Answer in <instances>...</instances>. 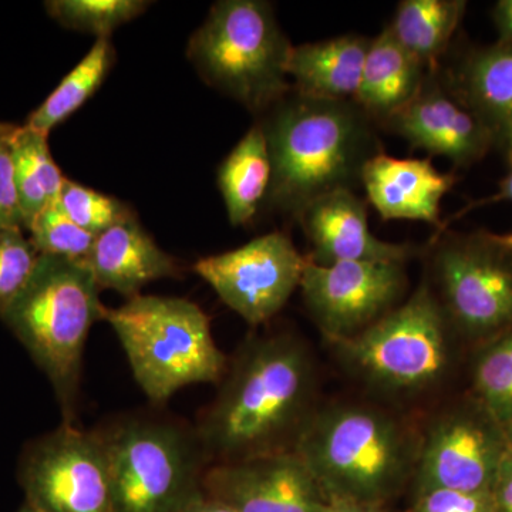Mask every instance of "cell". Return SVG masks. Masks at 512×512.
I'll list each match as a JSON object with an SVG mask.
<instances>
[{"label": "cell", "instance_id": "6da1fadb", "mask_svg": "<svg viewBox=\"0 0 512 512\" xmlns=\"http://www.w3.org/2000/svg\"><path fill=\"white\" fill-rule=\"evenodd\" d=\"M315 357L291 332L251 333L195 421L212 464L295 451L319 409Z\"/></svg>", "mask_w": 512, "mask_h": 512}, {"label": "cell", "instance_id": "7a4b0ae2", "mask_svg": "<svg viewBox=\"0 0 512 512\" xmlns=\"http://www.w3.org/2000/svg\"><path fill=\"white\" fill-rule=\"evenodd\" d=\"M261 126L272 168L265 200L296 220L323 195L353 191L367 160L379 153L370 119L355 101L288 94Z\"/></svg>", "mask_w": 512, "mask_h": 512}, {"label": "cell", "instance_id": "3957f363", "mask_svg": "<svg viewBox=\"0 0 512 512\" xmlns=\"http://www.w3.org/2000/svg\"><path fill=\"white\" fill-rule=\"evenodd\" d=\"M421 433L386 407L339 400L319 406L295 451L328 500L390 505L412 484Z\"/></svg>", "mask_w": 512, "mask_h": 512}, {"label": "cell", "instance_id": "277c9868", "mask_svg": "<svg viewBox=\"0 0 512 512\" xmlns=\"http://www.w3.org/2000/svg\"><path fill=\"white\" fill-rule=\"evenodd\" d=\"M100 291L84 259L39 255L28 284L0 313L52 384L66 424L77 417L86 340L104 320Z\"/></svg>", "mask_w": 512, "mask_h": 512}, {"label": "cell", "instance_id": "5b68a950", "mask_svg": "<svg viewBox=\"0 0 512 512\" xmlns=\"http://www.w3.org/2000/svg\"><path fill=\"white\" fill-rule=\"evenodd\" d=\"M94 430L109 463L111 512H178L204 493L211 463L195 424L153 406Z\"/></svg>", "mask_w": 512, "mask_h": 512}, {"label": "cell", "instance_id": "8992f818", "mask_svg": "<svg viewBox=\"0 0 512 512\" xmlns=\"http://www.w3.org/2000/svg\"><path fill=\"white\" fill-rule=\"evenodd\" d=\"M119 338L134 379L151 404L163 407L190 384H218L228 357L218 348L210 318L183 298L138 295L104 311Z\"/></svg>", "mask_w": 512, "mask_h": 512}, {"label": "cell", "instance_id": "52a82bcc", "mask_svg": "<svg viewBox=\"0 0 512 512\" xmlns=\"http://www.w3.org/2000/svg\"><path fill=\"white\" fill-rule=\"evenodd\" d=\"M451 326L424 281L406 302L349 339L328 342L340 366L390 400H416L439 389L451 365Z\"/></svg>", "mask_w": 512, "mask_h": 512}, {"label": "cell", "instance_id": "ba28073f", "mask_svg": "<svg viewBox=\"0 0 512 512\" xmlns=\"http://www.w3.org/2000/svg\"><path fill=\"white\" fill-rule=\"evenodd\" d=\"M292 47L268 2L221 0L191 36L187 55L205 82L261 113L291 92Z\"/></svg>", "mask_w": 512, "mask_h": 512}, {"label": "cell", "instance_id": "9c48e42d", "mask_svg": "<svg viewBox=\"0 0 512 512\" xmlns=\"http://www.w3.org/2000/svg\"><path fill=\"white\" fill-rule=\"evenodd\" d=\"M18 480L36 512H111L106 451L97 431L74 424L29 441L20 454Z\"/></svg>", "mask_w": 512, "mask_h": 512}, {"label": "cell", "instance_id": "30bf717a", "mask_svg": "<svg viewBox=\"0 0 512 512\" xmlns=\"http://www.w3.org/2000/svg\"><path fill=\"white\" fill-rule=\"evenodd\" d=\"M434 279L451 329L490 340L512 328V258L485 234L441 245Z\"/></svg>", "mask_w": 512, "mask_h": 512}, {"label": "cell", "instance_id": "8fae6325", "mask_svg": "<svg viewBox=\"0 0 512 512\" xmlns=\"http://www.w3.org/2000/svg\"><path fill=\"white\" fill-rule=\"evenodd\" d=\"M308 256L284 232L252 239L234 251L207 256L194 271L252 328L275 318L301 286Z\"/></svg>", "mask_w": 512, "mask_h": 512}, {"label": "cell", "instance_id": "7c38bea8", "mask_svg": "<svg viewBox=\"0 0 512 512\" xmlns=\"http://www.w3.org/2000/svg\"><path fill=\"white\" fill-rule=\"evenodd\" d=\"M407 288L404 264L350 261L306 264L303 303L326 342L352 338L400 305Z\"/></svg>", "mask_w": 512, "mask_h": 512}, {"label": "cell", "instance_id": "4fadbf2b", "mask_svg": "<svg viewBox=\"0 0 512 512\" xmlns=\"http://www.w3.org/2000/svg\"><path fill=\"white\" fill-rule=\"evenodd\" d=\"M507 451L503 427L483 407L447 410L421 433L413 497L433 488L491 493Z\"/></svg>", "mask_w": 512, "mask_h": 512}, {"label": "cell", "instance_id": "5bb4252c", "mask_svg": "<svg viewBox=\"0 0 512 512\" xmlns=\"http://www.w3.org/2000/svg\"><path fill=\"white\" fill-rule=\"evenodd\" d=\"M202 491L235 512H325L328 505L296 451L212 464Z\"/></svg>", "mask_w": 512, "mask_h": 512}, {"label": "cell", "instance_id": "9a60e30c", "mask_svg": "<svg viewBox=\"0 0 512 512\" xmlns=\"http://www.w3.org/2000/svg\"><path fill=\"white\" fill-rule=\"evenodd\" d=\"M436 73L437 69L429 70L419 93L384 124L414 148L467 167L487 153L494 137L461 97L437 80Z\"/></svg>", "mask_w": 512, "mask_h": 512}, {"label": "cell", "instance_id": "2e32d148", "mask_svg": "<svg viewBox=\"0 0 512 512\" xmlns=\"http://www.w3.org/2000/svg\"><path fill=\"white\" fill-rule=\"evenodd\" d=\"M311 244L309 261L316 265L369 261L406 264L416 249L376 238L369 229L366 202L352 190L323 195L298 217Z\"/></svg>", "mask_w": 512, "mask_h": 512}, {"label": "cell", "instance_id": "e0dca14e", "mask_svg": "<svg viewBox=\"0 0 512 512\" xmlns=\"http://www.w3.org/2000/svg\"><path fill=\"white\" fill-rule=\"evenodd\" d=\"M456 175L440 173L430 158H394L377 153L367 160L362 184L384 221H423L444 231L440 204Z\"/></svg>", "mask_w": 512, "mask_h": 512}, {"label": "cell", "instance_id": "ac0fdd59", "mask_svg": "<svg viewBox=\"0 0 512 512\" xmlns=\"http://www.w3.org/2000/svg\"><path fill=\"white\" fill-rule=\"evenodd\" d=\"M84 261L100 289H111L127 299L141 295L151 282L181 276L180 265L158 247L136 215L97 235Z\"/></svg>", "mask_w": 512, "mask_h": 512}, {"label": "cell", "instance_id": "d6986e66", "mask_svg": "<svg viewBox=\"0 0 512 512\" xmlns=\"http://www.w3.org/2000/svg\"><path fill=\"white\" fill-rule=\"evenodd\" d=\"M370 43L345 35L293 46L286 67L293 90L308 99L355 101Z\"/></svg>", "mask_w": 512, "mask_h": 512}, {"label": "cell", "instance_id": "ffe728a7", "mask_svg": "<svg viewBox=\"0 0 512 512\" xmlns=\"http://www.w3.org/2000/svg\"><path fill=\"white\" fill-rule=\"evenodd\" d=\"M426 73L387 26L370 43L355 103L370 120L386 123L419 93Z\"/></svg>", "mask_w": 512, "mask_h": 512}, {"label": "cell", "instance_id": "44dd1931", "mask_svg": "<svg viewBox=\"0 0 512 512\" xmlns=\"http://www.w3.org/2000/svg\"><path fill=\"white\" fill-rule=\"evenodd\" d=\"M458 96L480 117L512 163V45L477 50L458 77Z\"/></svg>", "mask_w": 512, "mask_h": 512}, {"label": "cell", "instance_id": "7402d4cb", "mask_svg": "<svg viewBox=\"0 0 512 512\" xmlns=\"http://www.w3.org/2000/svg\"><path fill=\"white\" fill-rule=\"evenodd\" d=\"M271 174V157L264 128L261 123L255 124L222 161L218 170V187L232 225L248 224L255 217L268 194Z\"/></svg>", "mask_w": 512, "mask_h": 512}, {"label": "cell", "instance_id": "603a6c76", "mask_svg": "<svg viewBox=\"0 0 512 512\" xmlns=\"http://www.w3.org/2000/svg\"><path fill=\"white\" fill-rule=\"evenodd\" d=\"M466 6L463 0H403L389 28L400 46L429 72L437 69Z\"/></svg>", "mask_w": 512, "mask_h": 512}, {"label": "cell", "instance_id": "cb8c5ba5", "mask_svg": "<svg viewBox=\"0 0 512 512\" xmlns=\"http://www.w3.org/2000/svg\"><path fill=\"white\" fill-rule=\"evenodd\" d=\"M116 60L110 37H99L79 64L64 76L53 93L26 120L23 126L49 136L53 128L69 119L100 89Z\"/></svg>", "mask_w": 512, "mask_h": 512}, {"label": "cell", "instance_id": "d4e9b609", "mask_svg": "<svg viewBox=\"0 0 512 512\" xmlns=\"http://www.w3.org/2000/svg\"><path fill=\"white\" fill-rule=\"evenodd\" d=\"M473 384L485 412L501 426L512 420V328L487 340L478 352Z\"/></svg>", "mask_w": 512, "mask_h": 512}, {"label": "cell", "instance_id": "484cf974", "mask_svg": "<svg viewBox=\"0 0 512 512\" xmlns=\"http://www.w3.org/2000/svg\"><path fill=\"white\" fill-rule=\"evenodd\" d=\"M150 2L144 0H49L47 15L67 29L110 37L124 23L146 12Z\"/></svg>", "mask_w": 512, "mask_h": 512}, {"label": "cell", "instance_id": "4316f807", "mask_svg": "<svg viewBox=\"0 0 512 512\" xmlns=\"http://www.w3.org/2000/svg\"><path fill=\"white\" fill-rule=\"evenodd\" d=\"M57 205L77 227L96 237L117 222L134 215V212L117 198L74 183L69 178L64 180Z\"/></svg>", "mask_w": 512, "mask_h": 512}, {"label": "cell", "instance_id": "83f0119b", "mask_svg": "<svg viewBox=\"0 0 512 512\" xmlns=\"http://www.w3.org/2000/svg\"><path fill=\"white\" fill-rule=\"evenodd\" d=\"M30 241L40 255L86 259L92 251L96 235L84 231L52 204L33 221L29 229Z\"/></svg>", "mask_w": 512, "mask_h": 512}, {"label": "cell", "instance_id": "f1b7e54d", "mask_svg": "<svg viewBox=\"0 0 512 512\" xmlns=\"http://www.w3.org/2000/svg\"><path fill=\"white\" fill-rule=\"evenodd\" d=\"M39 255L22 228L0 231V313L28 284Z\"/></svg>", "mask_w": 512, "mask_h": 512}, {"label": "cell", "instance_id": "f546056e", "mask_svg": "<svg viewBox=\"0 0 512 512\" xmlns=\"http://www.w3.org/2000/svg\"><path fill=\"white\" fill-rule=\"evenodd\" d=\"M9 144L13 153L22 157L36 175L50 204H56L66 177L53 160L47 136L26 126H20L10 134Z\"/></svg>", "mask_w": 512, "mask_h": 512}, {"label": "cell", "instance_id": "4dcf8cb0", "mask_svg": "<svg viewBox=\"0 0 512 512\" xmlns=\"http://www.w3.org/2000/svg\"><path fill=\"white\" fill-rule=\"evenodd\" d=\"M404 512H493L491 493L433 488L413 497Z\"/></svg>", "mask_w": 512, "mask_h": 512}, {"label": "cell", "instance_id": "1f68e13d", "mask_svg": "<svg viewBox=\"0 0 512 512\" xmlns=\"http://www.w3.org/2000/svg\"><path fill=\"white\" fill-rule=\"evenodd\" d=\"M10 134L0 136V231L9 228L25 229L16 190L15 165L9 144Z\"/></svg>", "mask_w": 512, "mask_h": 512}, {"label": "cell", "instance_id": "d6a6232c", "mask_svg": "<svg viewBox=\"0 0 512 512\" xmlns=\"http://www.w3.org/2000/svg\"><path fill=\"white\" fill-rule=\"evenodd\" d=\"M491 498H493V512H512V451L510 447L495 477Z\"/></svg>", "mask_w": 512, "mask_h": 512}, {"label": "cell", "instance_id": "836d02e7", "mask_svg": "<svg viewBox=\"0 0 512 512\" xmlns=\"http://www.w3.org/2000/svg\"><path fill=\"white\" fill-rule=\"evenodd\" d=\"M325 512H394L390 505L365 503L349 498H329Z\"/></svg>", "mask_w": 512, "mask_h": 512}, {"label": "cell", "instance_id": "e575fe53", "mask_svg": "<svg viewBox=\"0 0 512 512\" xmlns=\"http://www.w3.org/2000/svg\"><path fill=\"white\" fill-rule=\"evenodd\" d=\"M494 22L500 35L498 43L512 45V0H500L495 5Z\"/></svg>", "mask_w": 512, "mask_h": 512}, {"label": "cell", "instance_id": "d590c367", "mask_svg": "<svg viewBox=\"0 0 512 512\" xmlns=\"http://www.w3.org/2000/svg\"><path fill=\"white\" fill-rule=\"evenodd\" d=\"M512 202V163H511V171L508 173L507 177L504 178L500 183V188L495 194L491 195V197L484 198V200L473 202V204L468 205L464 212L474 210L477 207H483V205L495 204V202Z\"/></svg>", "mask_w": 512, "mask_h": 512}, {"label": "cell", "instance_id": "8d00e7d4", "mask_svg": "<svg viewBox=\"0 0 512 512\" xmlns=\"http://www.w3.org/2000/svg\"><path fill=\"white\" fill-rule=\"evenodd\" d=\"M178 512H235L228 505L222 504L221 501L214 500V498L208 497L202 493L200 497L195 498L191 501L187 507Z\"/></svg>", "mask_w": 512, "mask_h": 512}, {"label": "cell", "instance_id": "74e56055", "mask_svg": "<svg viewBox=\"0 0 512 512\" xmlns=\"http://www.w3.org/2000/svg\"><path fill=\"white\" fill-rule=\"evenodd\" d=\"M485 237L490 239L495 247L500 248L501 251L512 258V232H507V234H485Z\"/></svg>", "mask_w": 512, "mask_h": 512}, {"label": "cell", "instance_id": "f35d334b", "mask_svg": "<svg viewBox=\"0 0 512 512\" xmlns=\"http://www.w3.org/2000/svg\"><path fill=\"white\" fill-rule=\"evenodd\" d=\"M503 431L505 440H507L508 447L512 451V420L508 421V423L503 424Z\"/></svg>", "mask_w": 512, "mask_h": 512}, {"label": "cell", "instance_id": "ab89813d", "mask_svg": "<svg viewBox=\"0 0 512 512\" xmlns=\"http://www.w3.org/2000/svg\"><path fill=\"white\" fill-rule=\"evenodd\" d=\"M15 128L16 126H12V124H6L0 121V136H8Z\"/></svg>", "mask_w": 512, "mask_h": 512}, {"label": "cell", "instance_id": "60d3db41", "mask_svg": "<svg viewBox=\"0 0 512 512\" xmlns=\"http://www.w3.org/2000/svg\"><path fill=\"white\" fill-rule=\"evenodd\" d=\"M16 512H36L35 510H33L32 507H30V505L28 504H23L22 507L19 508L18 511Z\"/></svg>", "mask_w": 512, "mask_h": 512}]
</instances>
